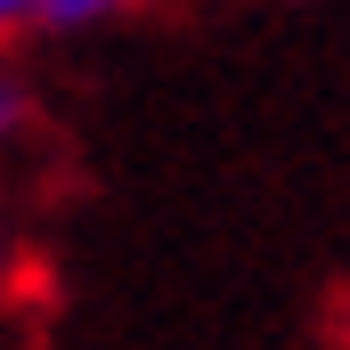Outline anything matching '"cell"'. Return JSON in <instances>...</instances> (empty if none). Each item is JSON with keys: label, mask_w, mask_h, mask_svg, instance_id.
<instances>
[{"label": "cell", "mask_w": 350, "mask_h": 350, "mask_svg": "<svg viewBox=\"0 0 350 350\" xmlns=\"http://www.w3.org/2000/svg\"><path fill=\"white\" fill-rule=\"evenodd\" d=\"M33 16H41V0H0V41L33 33Z\"/></svg>", "instance_id": "cell-3"}, {"label": "cell", "mask_w": 350, "mask_h": 350, "mask_svg": "<svg viewBox=\"0 0 350 350\" xmlns=\"http://www.w3.org/2000/svg\"><path fill=\"white\" fill-rule=\"evenodd\" d=\"M147 0H41L33 33H57V41H82V33H106V25H131Z\"/></svg>", "instance_id": "cell-1"}, {"label": "cell", "mask_w": 350, "mask_h": 350, "mask_svg": "<svg viewBox=\"0 0 350 350\" xmlns=\"http://www.w3.org/2000/svg\"><path fill=\"white\" fill-rule=\"evenodd\" d=\"M33 122H41V106H33V82L16 74V66H0V163L33 139Z\"/></svg>", "instance_id": "cell-2"}, {"label": "cell", "mask_w": 350, "mask_h": 350, "mask_svg": "<svg viewBox=\"0 0 350 350\" xmlns=\"http://www.w3.org/2000/svg\"><path fill=\"white\" fill-rule=\"evenodd\" d=\"M8 277H16V228H8V212H0V293H8Z\"/></svg>", "instance_id": "cell-4"}]
</instances>
